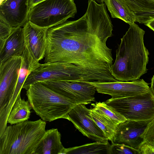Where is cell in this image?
I'll use <instances>...</instances> for the list:
<instances>
[{
	"label": "cell",
	"mask_w": 154,
	"mask_h": 154,
	"mask_svg": "<svg viewBox=\"0 0 154 154\" xmlns=\"http://www.w3.org/2000/svg\"><path fill=\"white\" fill-rule=\"evenodd\" d=\"M140 154H154V147L143 143L139 149Z\"/></svg>",
	"instance_id": "28"
},
{
	"label": "cell",
	"mask_w": 154,
	"mask_h": 154,
	"mask_svg": "<svg viewBox=\"0 0 154 154\" xmlns=\"http://www.w3.org/2000/svg\"><path fill=\"white\" fill-rule=\"evenodd\" d=\"M77 11L73 0H45L30 9L28 20L38 26L49 29L74 17Z\"/></svg>",
	"instance_id": "5"
},
{
	"label": "cell",
	"mask_w": 154,
	"mask_h": 154,
	"mask_svg": "<svg viewBox=\"0 0 154 154\" xmlns=\"http://www.w3.org/2000/svg\"><path fill=\"white\" fill-rule=\"evenodd\" d=\"M105 102L127 120L148 121L154 117V95L150 88L141 94L119 98H111Z\"/></svg>",
	"instance_id": "6"
},
{
	"label": "cell",
	"mask_w": 154,
	"mask_h": 154,
	"mask_svg": "<svg viewBox=\"0 0 154 154\" xmlns=\"http://www.w3.org/2000/svg\"><path fill=\"white\" fill-rule=\"evenodd\" d=\"M143 136L144 143L154 147V117L149 121Z\"/></svg>",
	"instance_id": "26"
},
{
	"label": "cell",
	"mask_w": 154,
	"mask_h": 154,
	"mask_svg": "<svg viewBox=\"0 0 154 154\" xmlns=\"http://www.w3.org/2000/svg\"><path fill=\"white\" fill-rule=\"evenodd\" d=\"M22 56L11 57L0 66V116L3 113L13 94L17 82Z\"/></svg>",
	"instance_id": "10"
},
{
	"label": "cell",
	"mask_w": 154,
	"mask_h": 154,
	"mask_svg": "<svg viewBox=\"0 0 154 154\" xmlns=\"http://www.w3.org/2000/svg\"><path fill=\"white\" fill-rule=\"evenodd\" d=\"M5 0H0V3L3 2V1H5Z\"/></svg>",
	"instance_id": "33"
},
{
	"label": "cell",
	"mask_w": 154,
	"mask_h": 154,
	"mask_svg": "<svg viewBox=\"0 0 154 154\" xmlns=\"http://www.w3.org/2000/svg\"><path fill=\"white\" fill-rule=\"evenodd\" d=\"M111 17L130 25L136 22L135 14L122 0H103Z\"/></svg>",
	"instance_id": "17"
},
{
	"label": "cell",
	"mask_w": 154,
	"mask_h": 154,
	"mask_svg": "<svg viewBox=\"0 0 154 154\" xmlns=\"http://www.w3.org/2000/svg\"><path fill=\"white\" fill-rule=\"evenodd\" d=\"M66 119L72 122L84 135L90 139L96 141H108L103 132L93 120L91 109L87 108L85 104L76 105L68 113Z\"/></svg>",
	"instance_id": "11"
},
{
	"label": "cell",
	"mask_w": 154,
	"mask_h": 154,
	"mask_svg": "<svg viewBox=\"0 0 154 154\" xmlns=\"http://www.w3.org/2000/svg\"><path fill=\"white\" fill-rule=\"evenodd\" d=\"M150 89L154 95V75L152 78L151 82V86Z\"/></svg>",
	"instance_id": "31"
},
{
	"label": "cell",
	"mask_w": 154,
	"mask_h": 154,
	"mask_svg": "<svg viewBox=\"0 0 154 154\" xmlns=\"http://www.w3.org/2000/svg\"><path fill=\"white\" fill-rule=\"evenodd\" d=\"M89 82L95 86L98 93L109 95L113 98L133 96L150 90L149 84L143 79L129 82Z\"/></svg>",
	"instance_id": "12"
},
{
	"label": "cell",
	"mask_w": 154,
	"mask_h": 154,
	"mask_svg": "<svg viewBox=\"0 0 154 154\" xmlns=\"http://www.w3.org/2000/svg\"><path fill=\"white\" fill-rule=\"evenodd\" d=\"M99 4H101L103 3V0H93Z\"/></svg>",
	"instance_id": "32"
},
{
	"label": "cell",
	"mask_w": 154,
	"mask_h": 154,
	"mask_svg": "<svg viewBox=\"0 0 154 154\" xmlns=\"http://www.w3.org/2000/svg\"><path fill=\"white\" fill-rule=\"evenodd\" d=\"M136 22L144 24L149 20L154 18V10L143 11L135 14Z\"/></svg>",
	"instance_id": "27"
},
{
	"label": "cell",
	"mask_w": 154,
	"mask_h": 154,
	"mask_svg": "<svg viewBox=\"0 0 154 154\" xmlns=\"http://www.w3.org/2000/svg\"><path fill=\"white\" fill-rule=\"evenodd\" d=\"M149 121L127 120L120 123L112 143H123L139 150L144 143L143 134Z\"/></svg>",
	"instance_id": "13"
},
{
	"label": "cell",
	"mask_w": 154,
	"mask_h": 154,
	"mask_svg": "<svg viewBox=\"0 0 154 154\" xmlns=\"http://www.w3.org/2000/svg\"><path fill=\"white\" fill-rule=\"evenodd\" d=\"M14 28L0 19V48L3 46L5 41L11 33Z\"/></svg>",
	"instance_id": "25"
},
{
	"label": "cell",
	"mask_w": 154,
	"mask_h": 154,
	"mask_svg": "<svg viewBox=\"0 0 154 154\" xmlns=\"http://www.w3.org/2000/svg\"><path fill=\"white\" fill-rule=\"evenodd\" d=\"M45 0H29V6L30 9L35 5Z\"/></svg>",
	"instance_id": "30"
},
{
	"label": "cell",
	"mask_w": 154,
	"mask_h": 154,
	"mask_svg": "<svg viewBox=\"0 0 154 154\" xmlns=\"http://www.w3.org/2000/svg\"><path fill=\"white\" fill-rule=\"evenodd\" d=\"M32 107L29 101L17 98L9 115L8 123L13 125L28 120L29 118Z\"/></svg>",
	"instance_id": "18"
},
{
	"label": "cell",
	"mask_w": 154,
	"mask_h": 154,
	"mask_svg": "<svg viewBox=\"0 0 154 154\" xmlns=\"http://www.w3.org/2000/svg\"><path fill=\"white\" fill-rule=\"evenodd\" d=\"M92 105L94 109L105 115L118 125L127 120L123 116L105 102H96Z\"/></svg>",
	"instance_id": "22"
},
{
	"label": "cell",
	"mask_w": 154,
	"mask_h": 154,
	"mask_svg": "<svg viewBox=\"0 0 154 154\" xmlns=\"http://www.w3.org/2000/svg\"><path fill=\"white\" fill-rule=\"evenodd\" d=\"M134 14L154 10V0H122Z\"/></svg>",
	"instance_id": "23"
},
{
	"label": "cell",
	"mask_w": 154,
	"mask_h": 154,
	"mask_svg": "<svg viewBox=\"0 0 154 154\" xmlns=\"http://www.w3.org/2000/svg\"><path fill=\"white\" fill-rule=\"evenodd\" d=\"M29 64L27 53L25 49L22 56L21 64L17 84L12 97L4 111V114L6 116L9 115L14 103L20 95L21 90L29 72Z\"/></svg>",
	"instance_id": "19"
},
{
	"label": "cell",
	"mask_w": 154,
	"mask_h": 154,
	"mask_svg": "<svg viewBox=\"0 0 154 154\" xmlns=\"http://www.w3.org/2000/svg\"><path fill=\"white\" fill-rule=\"evenodd\" d=\"M61 138L57 129L45 130L33 154H63L65 148Z\"/></svg>",
	"instance_id": "16"
},
{
	"label": "cell",
	"mask_w": 154,
	"mask_h": 154,
	"mask_svg": "<svg viewBox=\"0 0 154 154\" xmlns=\"http://www.w3.org/2000/svg\"><path fill=\"white\" fill-rule=\"evenodd\" d=\"M106 5L88 0L87 11L81 18L49 28L45 63L73 64L88 81L117 82L112 74V49L106 44L112 35L113 26Z\"/></svg>",
	"instance_id": "1"
},
{
	"label": "cell",
	"mask_w": 154,
	"mask_h": 154,
	"mask_svg": "<svg viewBox=\"0 0 154 154\" xmlns=\"http://www.w3.org/2000/svg\"><path fill=\"white\" fill-rule=\"evenodd\" d=\"M129 25L121 39L112 67V75L119 81L138 80L147 71L149 53L144 43L145 31L135 23Z\"/></svg>",
	"instance_id": "2"
},
{
	"label": "cell",
	"mask_w": 154,
	"mask_h": 154,
	"mask_svg": "<svg viewBox=\"0 0 154 154\" xmlns=\"http://www.w3.org/2000/svg\"><path fill=\"white\" fill-rule=\"evenodd\" d=\"M29 10V0H5L0 3V19L13 27H21Z\"/></svg>",
	"instance_id": "14"
},
{
	"label": "cell",
	"mask_w": 154,
	"mask_h": 154,
	"mask_svg": "<svg viewBox=\"0 0 154 154\" xmlns=\"http://www.w3.org/2000/svg\"><path fill=\"white\" fill-rule=\"evenodd\" d=\"M109 154H140L139 150L124 144L112 143Z\"/></svg>",
	"instance_id": "24"
},
{
	"label": "cell",
	"mask_w": 154,
	"mask_h": 154,
	"mask_svg": "<svg viewBox=\"0 0 154 154\" xmlns=\"http://www.w3.org/2000/svg\"><path fill=\"white\" fill-rule=\"evenodd\" d=\"M66 80L86 81V79L82 71L72 64L62 62L39 63L29 72L22 88L27 90L31 84L38 82Z\"/></svg>",
	"instance_id": "7"
},
{
	"label": "cell",
	"mask_w": 154,
	"mask_h": 154,
	"mask_svg": "<svg viewBox=\"0 0 154 154\" xmlns=\"http://www.w3.org/2000/svg\"><path fill=\"white\" fill-rule=\"evenodd\" d=\"M91 114L96 124L103 131L108 140L112 143L118 125L105 115L93 108L91 109Z\"/></svg>",
	"instance_id": "21"
},
{
	"label": "cell",
	"mask_w": 154,
	"mask_h": 154,
	"mask_svg": "<svg viewBox=\"0 0 154 154\" xmlns=\"http://www.w3.org/2000/svg\"><path fill=\"white\" fill-rule=\"evenodd\" d=\"M25 48L23 28L14 27L0 48V64L12 56H22Z\"/></svg>",
	"instance_id": "15"
},
{
	"label": "cell",
	"mask_w": 154,
	"mask_h": 154,
	"mask_svg": "<svg viewBox=\"0 0 154 154\" xmlns=\"http://www.w3.org/2000/svg\"><path fill=\"white\" fill-rule=\"evenodd\" d=\"M46 124L40 119L7 126L0 136V154H33Z\"/></svg>",
	"instance_id": "3"
},
{
	"label": "cell",
	"mask_w": 154,
	"mask_h": 154,
	"mask_svg": "<svg viewBox=\"0 0 154 154\" xmlns=\"http://www.w3.org/2000/svg\"><path fill=\"white\" fill-rule=\"evenodd\" d=\"M26 95L36 114L42 120L49 122L66 119L68 113L76 105L40 82L31 84Z\"/></svg>",
	"instance_id": "4"
},
{
	"label": "cell",
	"mask_w": 154,
	"mask_h": 154,
	"mask_svg": "<svg viewBox=\"0 0 154 154\" xmlns=\"http://www.w3.org/2000/svg\"><path fill=\"white\" fill-rule=\"evenodd\" d=\"M48 28L41 27L28 20L23 29L25 48L31 71L45 57L47 45Z\"/></svg>",
	"instance_id": "9"
},
{
	"label": "cell",
	"mask_w": 154,
	"mask_h": 154,
	"mask_svg": "<svg viewBox=\"0 0 154 154\" xmlns=\"http://www.w3.org/2000/svg\"><path fill=\"white\" fill-rule=\"evenodd\" d=\"M41 83L70 100L76 105L94 101L95 87L85 80L41 82Z\"/></svg>",
	"instance_id": "8"
},
{
	"label": "cell",
	"mask_w": 154,
	"mask_h": 154,
	"mask_svg": "<svg viewBox=\"0 0 154 154\" xmlns=\"http://www.w3.org/2000/svg\"><path fill=\"white\" fill-rule=\"evenodd\" d=\"M154 32V18L144 24Z\"/></svg>",
	"instance_id": "29"
},
{
	"label": "cell",
	"mask_w": 154,
	"mask_h": 154,
	"mask_svg": "<svg viewBox=\"0 0 154 154\" xmlns=\"http://www.w3.org/2000/svg\"><path fill=\"white\" fill-rule=\"evenodd\" d=\"M110 146L108 141H96L79 146L65 148L63 154H109Z\"/></svg>",
	"instance_id": "20"
}]
</instances>
